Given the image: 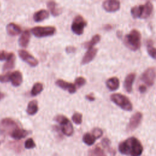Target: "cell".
<instances>
[{"mask_svg": "<svg viewBox=\"0 0 156 156\" xmlns=\"http://www.w3.org/2000/svg\"><path fill=\"white\" fill-rule=\"evenodd\" d=\"M97 52H98V49L96 48H92L90 49H88V51H87V52L85 54L84 56L82 58V62H81L82 64L83 65L87 64L91 61H92L94 58V57L96 56Z\"/></svg>", "mask_w": 156, "mask_h": 156, "instance_id": "2e32d148", "label": "cell"}, {"mask_svg": "<svg viewBox=\"0 0 156 156\" xmlns=\"http://www.w3.org/2000/svg\"><path fill=\"white\" fill-rule=\"evenodd\" d=\"M141 35L140 31L132 29L124 37V43L130 50L136 51L141 46Z\"/></svg>", "mask_w": 156, "mask_h": 156, "instance_id": "3957f363", "label": "cell"}, {"mask_svg": "<svg viewBox=\"0 0 156 156\" xmlns=\"http://www.w3.org/2000/svg\"><path fill=\"white\" fill-rule=\"evenodd\" d=\"M87 26V21L81 15H77L71 24V30L76 35H80L83 33L84 28Z\"/></svg>", "mask_w": 156, "mask_h": 156, "instance_id": "ba28073f", "label": "cell"}, {"mask_svg": "<svg viewBox=\"0 0 156 156\" xmlns=\"http://www.w3.org/2000/svg\"><path fill=\"white\" fill-rule=\"evenodd\" d=\"M153 9L152 3L150 1H147L143 4L133 7L130 10V12L132 16L135 18L145 19L151 16Z\"/></svg>", "mask_w": 156, "mask_h": 156, "instance_id": "7a4b0ae2", "label": "cell"}, {"mask_svg": "<svg viewBox=\"0 0 156 156\" xmlns=\"http://www.w3.org/2000/svg\"><path fill=\"white\" fill-rule=\"evenodd\" d=\"M112 26L110 25V24H107V25H105V26H104V29H105V30H110V29H112Z\"/></svg>", "mask_w": 156, "mask_h": 156, "instance_id": "f35d334b", "label": "cell"}, {"mask_svg": "<svg viewBox=\"0 0 156 156\" xmlns=\"http://www.w3.org/2000/svg\"><path fill=\"white\" fill-rule=\"evenodd\" d=\"M10 81L14 87L20 86L23 82V76L20 71H15L10 73Z\"/></svg>", "mask_w": 156, "mask_h": 156, "instance_id": "5bb4252c", "label": "cell"}, {"mask_svg": "<svg viewBox=\"0 0 156 156\" xmlns=\"http://www.w3.org/2000/svg\"><path fill=\"white\" fill-rule=\"evenodd\" d=\"M18 128L17 123L9 118H4L0 123V130L2 133H7L10 135Z\"/></svg>", "mask_w": 156, "mask_h": 156, "instance_id": "52a82bcc", "label": "cell"}, {"mask_svg": "<svg viewBox=\"0 0 156 156\" xmlns=\"http://www.w3.org/2000/svg\"><path fill=\"white\" fill-rule=\"evenodd\" d=\"M147 52L149 55L153 58L156 60V48H154L152 44L151 41L150 43H147Z\"/></svg>", "mask_w": 156, "mask_h": 156, "instance_id": "f1b7e54d", "label": "cell"}, {"mask_svg": "<svg viewBox=\"0 0 156 156\" xmlns=\"http://www.w3.org/2000/svg\"><path fill=\"white\" fill-rule=\"evenodd\" d=\"M110 99L116 105L126 111H131L133 108L132 104L130 99L124 94L114 93L110 96Z\"/></svg>", "mask_w": 156, "mask_h": 156, "instance_id": "277c9868", "label": "cell"}, {"mask_svg": "<svg viewBox=\"0 0 156 156\" xmlns=\"http://www.w3.org/2000/svg\"><path fill=\"white\" fill-rule=\"evenodd\" d=\"M15 55L13 53L11 52L9 57L6 60V62L3 66L2 71H7L13 69L15 66Z\"/></svg>", "mask_w": 156, "mask_h": 156, "instance_id": "7402d4cb", "label": "cell"}, {"mask_svg": "<svg viewBox=\"0 0 156 156\" xmlns=\"http://www.w3.org/2000/svg\"><path fill=\"white\" fill-rule=\"evenodd\" d=\"M29 133V131L24 130L23 129H20V127L16 129L11 135L10 136L16 140H20L26 137Z\"/></svg>", "mask_w": 156, "mask_h": 156, "instance_id": "cb8c5ba5", "label": "cell"}, {"mask_svg": "<svg viewBox=\"0 0 156 156\" xmlns=\"http://www.w3.org/2000/svg\"><path fill=\"white\" fill-rule=\"evenodd\" d=\"M118 149L121 154L130 156H140L143 151L141 142L135 137L129 138L120 143Z\"/></svg>", "mask_w": 156, "mask_h": 156, "instance_id": "6da1fadb", "label": "cell"}, {"mask_svg": "<svg viewBox=\"0 0 156 156\" xmlns=\"http://www.w3.org/2000/svg\"><path fill=\"white\" fill-rule=\"evenodd\" d=\"M106 85L111 91H115L119 87V80L118 77H110L106 81Z\"/></svg>", "mask_w": 156, "mask_h": 156, "instance_id": "ffe728a7", "label": "cell"}, {"mask_svg": "<svg viewBox=\"0 0 156 156\" xmlns=\"http://www.w3.org/2000/svg\"><path fill=\"white\" fill-rule=\"evenodd\" d=\"M92 134L94 135V136L96 138V139H97V138H100L102 135L103 132L100 128L96 127L93 129Z\"/></svg>", "mask_w": 156, "mask_h": 156, "instance_id": "d6a6232c", "label": "cell"}, {"mask_svg": "<svg viewBox=\"0 0 156 156\" xmlns=\"http://www.w3.org/2000/svg\"><path fill=\"white\" fill-rule=\"evenodd\" d=\"M83 141L87 145L91 146L95 142L96 138L92 133H86L83 135L82 138Z\"/></svg>", "mask_w": 156, "mask_h": 156, "instance_id": "484cf974", "label": "cell"}, {"mask_svg": "<svg viewBox=\"0 0 156 156\" xmlns=\"http://www.w3.org/2000/svg\"><path fill=\"white\" fill-rule=\"evenodd\" d=\"M156 77V70L154 67L148 68L146 69L141 76V81L144 83V86L147 87L152 86L155 82Z\"/></svg>", "mask_w": 156, "mask_h": 156, "instance_id": "9c48e42d", "label": "cell"}, {"mask_svg": "<svg viewBox=\"0 0 156 156\" xmlns=\"http://www.w3.org/2000/svg\"><path fill=\"white\" fill-rule=\"evenodd\" d=\"M30 33L29 30H24L22 34L21 35L20 38H19V44L20 46L23 47V48H26L27 46L29 41H30Z\"/></svg>", "mask_w": 156, "mask_h": 156, "instance_id": "ac0fdd59", "label": "cell"}, {"mask_svg": "<svg viewBox=\"0 0 156 156\" xmlns=\"http://www.w3.org/2000/svg\"><path fill=\"white\" fill-rule=\"evenodd\" d=\"M6 30L9 35L15 36L21 32V28L18 24L10 23L7 25Z\"/></svg>", "mask_w": 156, "mask_h": 156, "instance_id": "e0dca14e", "label": "cell"}, {"mask_svg": "<svg viewBox=\"0 0 156 156\" xmlns=\"http://www.w3.org/2000/svg\"><path fill=\"white\" fill-rule=\"evenodd\" d=\"M36 146L34 140L31 138H28L24 143V147L26 149H32Z\"/></svg>", "mask_w": 156, "mask_h": 156, "instance_id": "1f68e13d", "label": "cell"}, {"mask_svg": "<svg viewBox=\"0 0 156 156\" xmlns=\"http://www.w3.org/2000/svg\"><path fill=\"white\" fill-rule=\"evenodd\" d=\"M102 7L108 12H114L120 8V2L117 0H107L103 2Z\"/></svg>", "mask_w": 156, "mask_h": 156, "instance_id": "7c38bea8", "label": "cell"}, {"mask_svg": "<svg viewBox=\"0 0 156 156\" xmlns=\"http://www.w3.org/2000/svg\"><path fill=\"white\" fill-rule=\"evenodd\" d=\"M65 51L68 54H71V53H74L76 51V48H75L73 46H68L66 47Z\"/></svg>", "mask_w": 156, "mask_h": 156, "instance_id": "d590c367", "label": "cell"}, {"mask_svg": "<svg viewBox=\"0 0 156 156\" xmlns=\"http://www.w3.org/2000/svg\"><path fill=\"white\" fill-rule=\"evenodd\" d=\"M38 110V102L36 100H32L30 101L27 105L26 112L29 115H35Z\"/></svg>", "mask_w": 156, "mask_h": 156, "instance_id": "603a6c76", "label": "cell"}, {"mask_svg": "<svg viewBox=\"0 0 156 156\" xmlns=\"http://www.w3.org/2000/svg\"><path fill=\"white\" fill-rule=\"evenodd\" d=\"M47 6L49 10H50L51 14L54 16H58L62 12L61 9L55 1H48L47 2Z\"/></svg>", "mask_w": 156, "mask_h": 156, "instance_id": "d6986e66", "label": "cell"}, {"mask_svg": "<svg viewBox=\"0 0 156 156\" xmlns=\"http://www.w3.org/2000/svg\"><path fill=\"white\" fill-rule=\"evenodd\" d=\"M100 40H101V36L98 34H96L92 37L91 40L84 43V47L88 49H90L92 48L96 44L99 42Z\"/></svg>", "mask_w": 156, "mask_h": 156, "instance_id": "d4e9b609", "label": "cell"}, {"mask_svg": "<svg viewBox=\"0 0 156 156\" xmlns=\"http://www.w3.org/2000/svg\"><path fill=\"white\" fill-rule=\"evenodd\" d=\"M143 118V115L141 112H137L134 113L129 120V124L127 126L128 131H133L140 125Z\"/></svg>", "mask_w": 156, "mask_h": 156, "instance_id": "8fae6325", "label": "cell"}, {"mask_svg": "<svg viewBox=\"0 0 156 156\" xmlns=\"http://www.w3.org/2000/svg\"><path fill=\"white\" fill-rule=\"evenodd\" d=\"M5 97V94L1 91H0V101L2 100Z\"/></svg>", "mask_w": 156, "mask_h": 156, "instance_id": "ab89813d", "label": "cell"}, {"mask_svg": "<svg viewBox=\"0 0 156 156\" xmlns=\"http://www.w3.org/2000/svg\"><path fill=\"white\" fill-rule=\"evenodd\" d=\"M10 81V73H6L0 75V82L2 83H5Z\"/></svg>", "mask_w": 156, "mask_h": 156, "instance_id": "e575fe53", "label": "cell"}, {"mask_svg": "<svg viewBox=\"0 0 156 156\" xmlns=\"http://www.w3.org/2000/svg\"><path fill=\"white\" fill-rule=\"evenodd\" d=\"M72 120L76 124H80L82 121V115L79 112H75L72 116Z\"/></svg>", "mask_w": 156, "mask_h": 156, "instance_id": "f546056e", "label": "cell"}, {"mask_svg": "<svg viewBox=\"0 0 156 156\" xmlns=\"http://www.w3.org/2000/svg\"><path fill=\"white\" fill-rule=\"evenodd\" d=\"M86 80L83 77H78L75 79L74 83L77 88H80L85 84Z\"/></svg>", "mask_w": 156, "mask_h": 156, "instance_id": "4dcf8cb0", "label": "cell"}, {"mask_svg": "<svg viewBox=\"0 0 156 156\" xmlns=\"http://www.w3.org/2000/svg\"><path fill=\"white\" fill-rule=\"evenodd\" d=\"M18 55H19L20 57L23 61L26 62L27 64H29L31 66L35 67L38 63V60L26 50H24V49L19 50L18 51Z\"/></svg>", "mask_w": 156, "mask_h": 156, "instance_id": "30bf717a", "label": "cell"}, {"mask_svg": "<svg viewBox=\"0 0 156 156\" xmlns=\"http://www.w3.org/2000/svg\"><path fill=\"white\" fill-rule=\"evenodd\" d=\"M146 90H147V87L144 85H141L139 87V91H140V93H144Z\"/></svg>", "mask_w": 156, "mask_h": 156, "instance_id": "74e56055", "label": "cell"}, {"mask_svg": "<svg viewBox=\"0 0 156 156\" xmlns=\"http://www.w3.org/2000/svg\"><path fill=\"white\" fill-rule=\"evenodd\" d=\"M54 120L61 126V130L66 136H71L74 132V129L72 124L67 117L62 115H57Z\"/></svg>", "mask_w": 156, "mask_h": 156, "instance_id": "5b68a950", "label": "cell"}, {"mask_svg": "<svg viewBox=\"0 0 156 156\" xmlns=\"http://www.w3.org/2000/svg\"><path fill=\"white\" fill-rule=\"evenodd\" d=\"M88 156H106V155L101 147L96 146L89 151Z\"/></svg>", "mask_w": 156, "mask_h": 156, "instance_id": "4316f807", "label": "cell"}, {"mask_svg": "<svg viewBox=\"0 0 156 156\" xmlns=\"http://www.w3.org/2000/svg\"><path fill=\"white\" fill-rule=\"evenodd\" d=\"M11 52H7L5 51H0V61L7 60L9 57Z\"/></svg>", "mask_w": 156, "mask_h": 156, "instance_id": "836d02e7", "label": "cell"}, {"mask_svg": "<svg viewBox=\"0 0 156 156\" xmlns=\"http://www.w3.org/2000/svg\"><path fill=\"white\" fill-rule=\"evenodd\" d=\"M135 77H136L135 73H130L126 76L124 80V87L126 91H127L128 93H130L132 90V86H133Z\"/></svg>", "mask_w": 156, "mask_h": 156, "instance_id": "9a60e30c", "label": "cell"}, {"mask_svg": "<svg viewBox=\"0 0 156 156\" xmlns=\"http://www.w3.org/2000/svg\"><path fill=\"white\" fill-rule=\"evenodd\" d=\"M85 98L87 99H88L90 101H93L95 100L94 96L93 95V94H89L85 96Z\"/></svg>", "mask_w": 156, "mask_h": 156, "instance_id": "8d00e7d4", "label": "cell"}, {"mask_svg": "<svg viewBox=\"0 0 156 156\" xmlns=\"http://www.w3.org/2000/svg\"><path fill=\"white\" fill-rule=\"evenodd\" d=\"M55 84L62 89L67 90L71 94L74 93L76 91V87L74 84L66 82L62 79L57 80Z\"/></svg>", "mask_w": 156, "mask_h": 156, "instance_id": "4fadbf2b", "label": "cell"}, {"mask_svg": "<svg viewBox=\"0 0 156 156\" xmlns=\"http://www.w3.org/2000/svg\"><path fill=\"white\" fill-rule=\"evenodd\" d=\"M43 90V84L40 82H37L35 83L31 90V94L33 96H35L38 94H39Z\"/></svg>", "mask_w": 156, "mask_h": 156, "instance_id": "83f0119b", "label": "cell"}, {"mask_svg": "<svg viewBox=\"0 0 156 156\" xmlns=\"http://www.w3.org/2000/svg\"><path fill=\"white\" fill-rule=\"evenodd\" d=\"M49 16V13L47 10L44 9L40 10L37 12H36L34 15L33 18L35 21L36 22H40L43 21L44 20L48 18Z\"/></svg>", "mask_w": 156, "mask_h": 156, "instance_id": "44dd1931", "label": "cell"}, {"mask_svg": "<svg viewBox=\"0 0 156 156\" xmlns=\"http://www.w3.org/2000/svg\"><path fill=\"white\" fill-rule=\"evenodd\" d=\"M31 32L35 37L41 38L53 35L56 29L53 26H36L31 29Z\"/></svg>", "mask_w": 156, "mask_h": 156, "instance_id": "8992f818", "label": "cell"}]
</instances>
